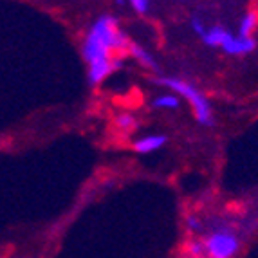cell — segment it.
Wrapping results in <instances>:
<instances>
[{
	"label": "cell",
	"instance_id": "cell-3",
	"mask_svg": "<svg viewBox=\"0 0 258 258\" xmlns=\"http://www.w3.org/2000/svg\"><path fill=\"white\" fill-rule=\"evenodd\" d=\"M201 244V258H237L242 251V238L229 226H215L203 238Z\"/></svg>",
	"mask_w": 258,
	"mask_h": 258
},
{
	"label": "cell",
	"instance_id": "cell-4",
	"mask_svg": "<svg viewBox=\"0 0 258 258\" xmlns=\"http://www.w3.org/2000/svg\"><path fill=\"white\" fill-rule=\"evenodd\" d=\"M254 47H256V40H254L253 36L231 35L220 49L229 56H242V54L253 52Z\"/></svg>",
	"mask_w": 258,
	"mask_h": 258
},
{
	"label": "cell",
	"instance_id": "cell-2",
	"mask_svg": "<svg viewBox=\"0 0 258 258\" xmlns=\"http://www.w3.org/2000/svg\"><path fill=\"white\" fill-rule=\"evenodd\" d=\"M157 85H163L166 89L177 94L179 98H184L189 103L191 110H194L195 119L204 126H211L215 123V117H213V108H211L208 98L199 91L194 83L186 82V80H181V78L175 76H161L155 80Z\"/></svg>",
	"mask_w": 258,
	"mask_h": 258
},
{
	"label": "cell",
	"instance_id": "cell-11",
	"mask_svg": "<svg viewBox=\"0 0 258 258\" xmlns=\"http://www.w3.org/2000/svg\"><path fill=\"white\" fill-rule=\"evenodd\" d=\"M126 2L132 6V9L138 15H147L152 6V0H126Z\"/></svg>",
	"mask_w": 258,
	"mask_h": 258
},
{
	"label": "cell",
	"instance_id": "cell-8",
	"mask_svg": "<svg viewBox=\"0 0 258 258\" xmlns=\"http://www.w3.org/2000/svg\"><path fill=\"white\" fill-rule=\"evenodd\" d=\"M179 105H181V99L173 92L159 94L152 99V107L157 108V110H175V108H179Z\"/></svg>",
	"mask_w": 258,
	"mask_h": 258
},
{
	"label": "cell",
	"instance_id": "cell-6",
	"mask_svg": "<svg viewBox=\"0 0 258 258\" xmlns=\"http://www.w3.org/2000/svg\"><path fill=\"white\" fill-rule=\"evenodd\" d=\"M128 51H130V54H132L134 60L138 61L141 67H145L147 71L159 69V65H157V61H155L154 54H152L150 51H147L145 47H141V45H138V43H130Z\"/></svg>",
	"mask_w": 258,
	"mask_h": 258
},
{
	"label": "cell",
	"instance_id": "cell-9",
	"mask_svg": "<svg viewBox=\"0 0 258 258\" xmlns=\"http://www.w3.org/2000/svg\"><path fill=\"white\" fill-rule=\"evenodd\" d=\"M258 27V13H245L238 22V33L240 36H253V31Z\"/></svg>",
	"mask_w": 258,
	"mask_h": 258
},
{
	"label": "cell",
	"instance_id": "cell-10",
	"mask_svg": "<svg viewBox=\"0 0 258 258\" xmlns=\"http://www.w3.org/2000/svg\"><path fill=\"white\" fill-rule=\"evenodd\" d=\"M116 125H117V128L123 130V132H130V130H134L138 126V121H136V117H134L132 114L123 112V114H119V116L116 117Z\"/></svg>",
	"mask_w": 258,
	"mask_h": 258
},
{
	"label": "cell",
	"instance_id": "cell-12",
	"mask_svg": "<svg viewBox=\"0 0 258 258\" xmlns=\"http://www.w3.org/2000/svg\"><path fill=\"white\" fill-rule=\"evenodd\" d=\"M186 226H188L189 231H194V233L204 231V222L199 219L197 215H188V217H186Z\"/></svg>",
	"mask_w": 258,
	"mask_h": 258
},
{
	"label": "cell",
	"instance_id": "cell-7",
	"mask_svg": "<svg viewBox=\"0 0 258 258\" xmlns=\"http://www.w3.org/2000/svg\"><path fill=\"white\" fill-rule=\"evenodd\" d=\"M229 36H231V33H229L228 29H224V27H220V26H213V27H208L206 33L201 36V40L206 43L208 47L219 49L226 43V40H228Z\"/></svg>",
	"mask_w": 258,
	"mask_h": 258
},
{
	"label": "cell",
	"instance_id": "cell-13",
	"mask_svg": "<svg viewBox=\"0 0 258 258\" xmlns=\"http://www.w3.org/2000/svg\"><path fill=\"white\" fill-rule=\"evenodd\" d=\"M189 27L194 29V33L199 36V38H201V36H203L204 33H206V29H208L206 24H204V20L201 17H191V20H189Z\"/></svg>",
	"mask_w": 258,
	"mask_h": 258
},
{
	"label": "cell",
	"instance_id": "cell-1",
	"mask_svg": "<svg viewBox=\"0 0 258 258\" xmlns=\"http://www.w3.org/2000/svg\"><path fill=\"white\" fill-rule=\"evenodd\" d=\"M130 40L123 33L119 20L112 15H101L92 22L83 38L82 54L87 63V82L92 87L107 80L108 74L123 65L121 58H114V52L128 49Z\"/></svg>",
	"mask_w": 258,
	"mask_h": 258
},
{
	"label": "cell",
	"instance_id": "cell-5",
	"mask_svg": "<svg viewBox=\"0 0 258 258\" xmlns=\"http://www.w3.org/2000/svg\"><path fill=\"white\" fill-rule=\"evenodd\" d=\"M166 143H168V138L163 136V134H148V136H143V138L134 141V150L141 155L154 154V152L161 150Z\"/></svg>",
	"mask_w": 258,
	"mask_h": 258
},
{
	"label": "cell",
	"instance_id": "cell-14",
	"mask_svg": "<svg viewBox=\"0 0 258 258\" xmlns=\"http://www.w3.org/2000/svg\"><path fill=\"white\" fill-rule=\"evenodd\" d=\"M116 4H119V6H125V4H126V0H116Z\"/></svg>",
	"mask_w": 258,
	"mask_h": 258
}]
</instances>
